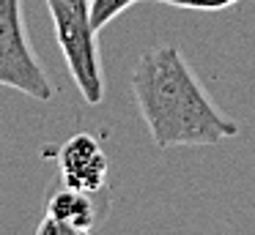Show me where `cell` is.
<instances>
[{"mask_svg": "<svg viewBox=\"0 0 255 235\" xmlns=\"http://www.w3.org/2000/svg\"><path fill=\"white\" fill-rule=\"evenodd\" d=\"M0 85L36 101H50L55 96V87L28 41L19 0H0Z\"/></svg>", "mask_w": 255, "mask_h": 235, "instance_id": "obj_3", "label": "cell"}, {"mask_svg": "<svg viewBox=\"0 0 255 235\" xmlns=\"http://www.w3.org/2000/svg\"><path fill=\"white\" fill-rule=\"evenodd\" d=\"M58 47L77 90L88 104L105 98V77L99 58V30L91 19V0H47Z\"/></svg>", "mask_w": 255, "mask_h": 235, "instance_id": "obj_2", "label": "cell"}, {"mask_svg": "<svg viewBox=\"0 0 255 235\" xmlns=\"http://www.w3.org/2000/svg\"><path fill=\"white\" fill-rule=\"evenodd\" d=\"M36 235H91V230H80L66 222H58L52 216H44L39 222V227H36Z\"/></svg>", "mask_w": 255, "mask_h": 235, "instance_id": "obj_8", "label": "cell"}, {"mask_svg": "<svg viewBox=\"0 0 255 235\" xmlns=\"http://www.w3.org/2000/svg\"><path fill=\"white\" fill-rule=\"evenodd\" d=\"M129 85L156 148L220 145L239 134V120L211 101L192 66L173 44L140 55Z\"/></svg>", "mask_w": 255, "mask_h": 235, "instance_id": "obj_1", "label": "cell"}, {"mask_svg": "<svg viewBox=\"0 0 255 235\" xmlns=\"http://www.w3.org/2000/svg\"><path fill=\"white\" fill-rule=\"evenodd\" d=\"M134 3H137V0H91V19H94V27L102 30V27L110 25L113 19H118V16Z\"/></svg>", "mask_w": 255, "mask_h": 235, "instance_id": "obj_6", "label": "cell"}, {"mask_svg": "<svg viewBox=\"0 0 255 235\" xmlns=\"http://www.w3.org/2000/svg\"><path fill=\"white\" fill-rule=\"evenodd\" d=\"M63 186H72L80 191L99 194L110 175V161L102 151L99 140L91 134H74L66 140V145L58 153Z\"/></svg>", "mask_w": 255, "mask_h": 235, "instance_id": "obj_4", "label": "cell"}, {"mask_svg": "<svg viewBox=\"0 0 255 235\" xmlns=\"http://www.w3.org/2000/svg\"><path fill=\"white\" fill-rule=\"evenodd\" d=\"M47 216L80 230H94L99 224V205H96L91 191L63 186V189L52 191L50 200H47Z\"/></svg>", "mask_w": 255, "mask_h": 235, "instance_id": "obj_5", "label": "cell"}, {"mask_svg": "<svg viewBox=\"0 0 255 235\" xmlns=\"http://www.w3.org/2000/svg\"><path fill=\"white\" fill-rule=\"evenodd\" d=\"M156 3L173 5V8H187V11H222L242 0H156Z\"/></svg>", "mask_w": 255, "mask_h": 235, "instance_id": "obj_7", "label": "cell"}]
</instances>
